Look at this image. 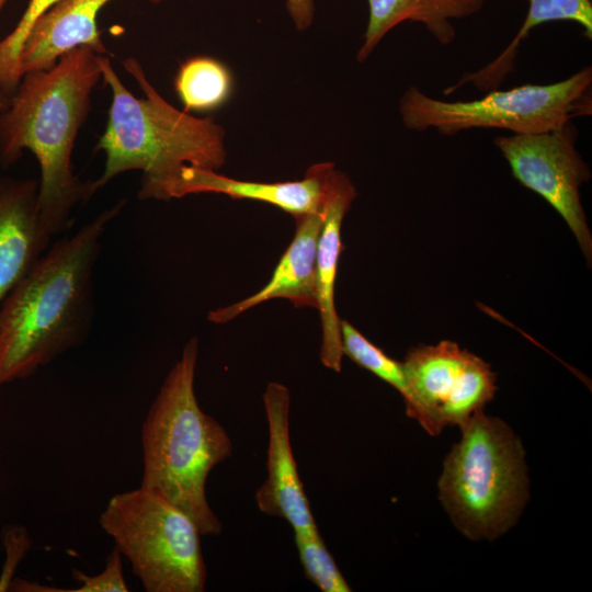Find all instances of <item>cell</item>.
Listing matches in <instances>:
<instances>
[{"mask_svg": "<svg viewBox=\"0 0 592 592\" xmlns=\"http://www.w3.org/2000/svg\"><path fill=\"white\" fill-rule=\"evenodd\" d=\"M334 169L332 162L310 166L305 178L286 182H257L229 178L216 170L182 164L153 180H140V200L181 198L190 194L215 193L237 200L273 205L292 216L320 212L326 180Z\"/></svg>", "mask_w": 592, "mask_h": 592, "instance_id": "cell-10", "label": "cell"}, {"mask_svg": "<svg viewBox=\"0 0 592 592\" xmlns=\"http://www.w3.org/2000/svg\"><path fill=\"white\" fill-rule=\"evenodd\" d=\"M61 0H30L14 30L0 41V89L10 99L20 79V56L35 22Z\"/></svg>", "mask_w": 592, "mask_h": 592, "instance_id": "cell-21", "label": "cell"}, {"mask_svg": "<svg viewBox=\"0 0 592 592\" xmlns=\"http://www.w3.org/2000/svg\"><path fill=\"white\" fill-rule=\"evenodd\" d=\"M341 340L343 355L405 396L407 382L402 362L389 357L346 320H341Z\"/></svg>", "mask_w": 592, "mask_h": 592, "instance_id": "cell-19", "label": "cell"}, {"mask_svg": "<svg viewBox=\"0 0 592 592\" xmlns=\"http://www.w3.org/2000/svg\"><path fill=\"white\" fill-rule=\"evenodd\" d=\"M112 0H61L47 10L30 31L20 56L21 77L52 68L64 54L87 46L109 54L96 25L98 13ZM161 3L166 0H148Z\"/></svg>", "mask_w": 592, "mask_h": 592, "instance_id": "cell-15", "label": "cell"}, {"mask_svg": "<svg viewBox=\"0 0 592 592\" xmlns=\"http://www.w3.org/2000/svg\"><path fill=\"white\" fill-rule=\"evenodd\" d=\"M356 197L351 180L335 168L329 173L321 205L322 226L317 242L316 289L321 322L320 361L329 369L342 367L341 319L334 301L339 259L342 252L341 228Z\"/></svg>", "mask_w": 592, "mask_h": 592, "instance_id": "cell-12", "label": "cell"}, {"mask_svg": "<svg viewBox=\"0 0 592 592\" xmlns=\"http://www.w3.org/2000/svg\"><path fill=\"white\" fill-rule=\"evenodd\" d=\"M99 522L147 592L205 590L202 535L185 513L162 497L141 487L116 493Z\"/></svg>", "mask_w": 592, "mask_h": 592, "instance_id": "cell-6", "label": "cell"}, {"mask_svg": "<svg viewBox=\"0 0 592 592\" xmlns=\"http://www.w3.org/2000/svg\"><path fill=\"white\" fill-rule=\"evenodd\" d=\"M104 83L112 102L96 150L105 153L102 175L93 180L96 192L115 177L139 170L140 180L161 178L182 164L218 170L226 163L225 130L212 118H198L166 101L147 79L139 61L124 59L144 98L122 82L110 59L99 55Z\"/></svg>", "mask_w": 592, "mask_h": 592, "instance_id": "cell-4", "label": "cell"}, {"mask_svg": "<svg viewBox=\"0 0 592 592\" xmlns=\"http://www.w3.org/2000/svg\"><path fill=\"white\" fill-rule=\"evenodd\" d=\"M7 547V562L0 577V591L8 590L12 581V573L18 562L32 546L31 538L23 527H10L3 536Z\"/></svg>", "mask_w": 592, "mask_h": 592, "instance_id": "cell-23", "label": "cell"}, {"mask_svg": "<svg viewBox=\"0 0 592 592\" xmlns=\"http://www.w3.org/2000/svg\"><path fill=\"white\" fill-rule=\"evenodd\" d=\"M527 14L509 46L491 62L475 72H466L457 83L444 90L451 94L459 87L471 83L483 91L498 89L512 71L521 43L536 26L555 21H570L579 24L588 39L592 38L591 0H527Z\"/></svg>", "mask_w": 592, "mask_h": 592, "instance_id": "cell-17", "label": "cell"}, {"mask_svg": "<svg viewBox=\"0 0 592 592\" xmlns=\"http://www.w3.org/2000/svg\"><path fill=\"white\" fill-rule=\"evenodd\" d=\"M439 478V500L471 540H493L519 521L528 501L525 449L501 419L475 412L460 426Z\"/></svg>", "mask_w": 592, "mask_h": 592, "instance_id": "cell-5", "label": "cell"}, {"mask_svg": "<svg viewBox=\"0 0 592 592\" xmlns=\"http://www.w3.org/2000/svg\"><path fill=\"white\" fill-rule=\"evenodd\" d=\"M177 95L185 112H212L224 106L234 92L230 69L212 56L184 60L174 77Z\"/></svg>", "mask_w": 592, "mask_h": 592, "instance_id": "cell-18", "label": "cell"}, {"mask_svg": "<svg viewBox=\"0 0 592 592\" xmlns=\"http://www.w3.org/2000/svg\"><path fill=\"white\" fill-rule=\"evenodd\" d=\"M294 540L304 573L309 581L323 592L351 591L318 527L294 531Z\"/></svg>", "mask_w": 592, "mask_h": 592, "instance_id": "cell-20", "label": "cell"}, {"mask_svg": "<svg viewBox=\"0 0 592 592\" xmlns=\"http://www.w3.org/2000/svg\"><path fill=\"white\" fill-rule=\"evenodd\" d=\"M101 78L99 55L76 47L52 68L24 73L0 112V166L15 164L24 150L35 156L38 210L53 237L71 227L72 210L95 193L92 180L75 174L71 155Z\"/></svg>", "mask_w": 592, "mask_h": 592, "instance_id": "cell-1", "label": "cell"}, {"mask_svg": "<svg viewBox=\"0 0 592 592\" xmlns=\"http://www.w3.org/2000/svg\"><path fill=\"white\" fill-rule=\"evenodd\" d=\"M592 68L549 84H523L490 90L471 101H442L410 87L400 98L399 113L411 130L435 129L452 136L471 128H498L512 134L555 129L592 112Z\"/></svg>", "mask_w": 592, "mask_h": 592, "instance_id": "cell-7", "label": "cell"}, {"mask_svg": "<svg viewBox=\"0 0 592 592\" xmlns=\"http://www.w3.org/2000/svg\"><path fill=\"white\" fill-rule=\"evenodd\" d=\"M117 202L50 244L0 303V390L84 342L94 316V266Z\"/></svg>", "mask_w": 592, "mask_h": 592, "instance_id": "cell-2", "label": "cell"}, {"mask_svg": "<svg viewBox=\"0 0 592 592\" xmlns=\"http://www.w3.org/2000/svg\"><path fill=\"white\" fill-rule=\"evenodd\" d=\"M316 0H286V10L295 27L306 31L315 19Z\"/></svg>", "mask_w": 592, "mask_h": 592, "instance_id": "cell-24", "label": "cell"}, {"mask_svg": "<svg viewBox=\"0 0 592 592\" xmlns=\"http://www.w3.org/2000/svg\"><path fill=\"white\" fill-rule=\"evenodd\" d=\"M296 230L269 282L257 293L235 304L208 312L213 323H226L271 299L289 300L294 307L317 308L316 254L322 226L321 209L294 217Z\"/></svg>", "mask_w": 592, "mask_h": 592, "instance_id": "cell-14", "label": "cell"}, {"mask_svg": "<svg viewBox=\"0 0 592 592\" xmlns=\"http://www.w3.org/2000/svg\"><path fill=\"white\" fill-rule=\"evenodd\" d=\"M486 0H367L368 19L356 59L366 60L382 39L403 22L421 23L442 45L456 37L453 20L478 13Z\"/></svg>", "mask_w": 592, "mask_h": 592, "instance_id": "cell-16", "label": "cell"}, {"mask_svg": "<svg viewBox=\"0 0 592 592\" xmlns=\"http://www.w3.org/2000/svg\"><path fill=\"white\" fill-rule=\"evenodd\" d=\"M577 138L576 125L568 122L547 132L499 136L493 144L515 180L543 197L563 218L590 267L592 235L580 187L590 180L591 172L576 148Z\"/></svg>", "mask_w": 592, "mask_h": 592, "instance_id": "cell-9", "label": "cell"}, {"mask_svg": "<svg viewBox=\"0 0 592 592\" xmlns=\"http://www.w3.org/2000/svg\"><path fill=\"white\" fill-rule=\"evenodd\" d=\"M269 425L267 477L255 493L259 510L282 517L294 531L317 527L297 471L289 437L291 395L281 383H269L263 394Z\"/></svg>", "mask_w": 592, "mask_h": 592, "instance_id": "cell-11", "label": "cell"}, {"mask_svg": "<svg viewBox=\"0 0 592 592\" xmlns=\"http://www.w3.org/2000/svg\"><path fill=\"white\" fill-rule=\"evenodd\" d=\"M198 340L191 338L164 378L141 428V488L185 513L202 536L219 535L223 524L210 509L206 481L232 453L225 428L200 407L194 379Z\"/></svg>", "mask_w": 592, "mask_h": 592, "instance_id": "cell-3", "label": "cell"}, {"mask_svg": "<svg viewBox=\"0 0 592 592\" xmlns=\"http://www.w3.org/2000/svg\"><path fill=\"white\" fill-rule=\"evenodd\" d=\"M8 0H0V12L5 5ZM9 98L0 89V112L4 111L9 106Z\"/></svg>", "mask_w": 592, "mask_h": 592, "instance_id": "cell-25", "label": "cell"}, {"mask_svg": "<svg viewBox=\"0 0 592 592\" xmlns=\"http://www.w3.org/2000/svg\"><path fill=\"white\" fill-rule=\"evenodd\" d=\"M73 579L80 583L72 592H127L129 591L123 574L122 555L114 548L109 554L104 569L94 576L72 570Z\"/></svg>", "mask_w": 592, "mask_h": 592, "instance_id": "cell-22", "label": "cell"}, {"mask_svg": "<svg viewBox=\"0 0 592 592\" xmlns=\"http://www.w3.org/2000/svg\"><path fill=\"white\" fill-rule=\"evenodd\" d=\"M37 193L38 180L0 177V303L52 244Z\"/></svg>", "mask_w": 592, "mask_h": 592, "instance_id": "cell-13", "label": "cell"}, {"mask_svg": "<svg viewBox=\"0 0 592 592\" xmlns=\"http://www.w3.org/2000/svg\"><path fill=\"white\" fill-rule=\"evenodd\" d=\"M402 365L406 413L432 436L483 410L498 389L491 366L449 340L411 349Z\"/></svg>", "mask_w": 592, "mask_h": 592, "instance_id": "cell-8", "label": "cell"}]
</instances>
